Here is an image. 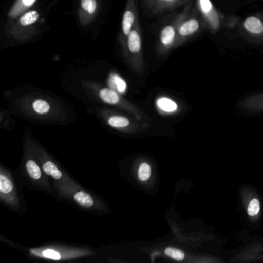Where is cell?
<instances>
[{
	"mask_svg": "<svg viewBox=\"0 0 263 263\" xmlns=\"http://www.w3.org/2000/svg\"><path fill=\"white\" fill-rule=\"evenodd\" d=\"M200 28V23L198 20L195 18H191L187 21H183L178 28V38H177L176 44H178L182 42L184 38L187 36H192L194 33H196Z\"/></svg>",
	"mask_w": 263,
	"mask_h": 263,
	"instance_id": "obj_8",
	"label": "cell"
},
{
	"mask_svg": "<svg viewBox=\"0 0 263 263\" xmlns=\"http://www.w3.org/2000/svg\"><path fill=\"white\" fill-rule=\"evenodd\" d=\"M13 190V184L10 178L7 175H0V192L2 195H9Z\"/></svg>",
	"mask_w": 263,
	"mask_h": 263,
	"instance_id": "obj_16",
	"label": "cell"
},
{
	"mask_svg": "<svg viewBox=\"0 0 263 263\" xmlns=\"http://www.w3.org/2000/svg\"><path fill=\"white\" fill-rule=\"evenodd\" d=\"M109 125L115 128H123V127H127L130 124V121L125 117L115 116L110 117L108 120Z\"/></svg>",
	"mask_w": 263,
	"mask_h": 263,
	"instance_id": "obj_17",
	"label": "cell"
},
{
	"mask_svg": "<svg viewBox=\"0 0 263 263\" xmlns=\"http://www.w3.org/2000/svg\"><path fill=\"white\" fill-rule=\"evenodd\" d=\"M73 199L81 207L91 208L95 204L93 198L89 194L86 193L83 191L76 192L73 195Z\"/></svg>",
	"mask_w": 263,
	"mask_h": 263,
	"instance_id": "obj_12",
	"label": "cell"
},
{
	"mask_svg": "<svg viewBox=\"0 0 263 263\" xmlns=\"http://www.w3.org/2000/svg\"><path fill=\"white\" fill-rule=\"evenodd\" d=\"M187 0H143V7L147 16H156L182 5Z\"/></svg>",
	"mask_w": 263,
	"mask_h": 263,
	"instance_id": "obj_5",
	"label": "cell"
},
{
	"mask_svg": "<svg viewBox=\"0 0 263 263\" xmlns=\"http://www.w3.org/2000/svg\"><path fill=\"white\" fill-rule=\"evenodd\" d=\"M164 253L167 256L171 257V258H174V259L177 260V261H181V260L184 258V252L182 251L179 250V249H175V248H167L164 250Z\"/></svg>",
	"mask_w": 263,
	"mask_h": 263,
	"instance_id": "obj_19",
	"label": "cell"
},
{
	"mask_svg": "<svg viewBox=\"0 0 263 263\" xmlns=\"http://www.w3.org/2000/svg\"><path fill=\"white\" fill-rule=\"evenodd\" d=\"M26 168H27V173L30 175V178L33 180L41 179L42 177V172L41 167L38 165L37 163L35 162L33 160H28L26 163Z\"/></svg>",
	"mask_w": 263,
	"mask_h": 263,
	"instance_id": "obj_14",
	"label": "cell"
},
{
	"mask_svg": "<svg viewBox=\"0 0 263 263\" xmlns=\"http://www.w3.org/2000/svg\"><path fill=\"white\" fill-rule=\"evenodd\" d=\"M37 0H15L8 12V19L13 21L21 14L33 8Z\"/></svg>",
	"mask_w": 263,
	"mask_h": 263,
	"instance_id": "obj_9",
	"label": "cell"
},
{
	"mask_svg": "<svg viewBox=\"0 0 263 263\" xmlns=\"http://www.w3.org/2000/svg\"><path fill=\"white\" fill-rule=\"evenodd\" d=\"M100 10L99 0H79L78 20L83 27L90 25L98 16Z\"/></svg>",
	"mask_w": 263,
	"mask_h": 263,
	"instance_id": "obj_6",
	"label": "cell"
},
{
	"mask_svg": "<svg viewBox=\"0 0 263 263\" xmlns=\"http://www.w3.org/2000/svg\"><path fill=\"white\" fill-rule=\"evenodd\" d=\"M260 210L259 201L257 199H252L249 203L248 207V214L250 216H255L258 213Z\"/></svg>",
	"mask_w": 263,
	"mask_h": 263,
	"instance_id": "obj_20",
	"label": "cell"
},
{
	"mask_svg": "<svg viewBox=\"0 0 263 263\" xmlns=\"http://www.w3.org/2000/svg\"><path fill=\"white\" fill-rule=\"evenodd\" d=\"M43 170L47 175L51 176L54 179L59 180L62 178V172L57 167L56 164L52 162L51 161H46L43 164Z\"/></svg>",
	"mask_w": 263,
	"mask_h": 263,
	"instance_id": "obj_13",
	"label": "cell"
},
{
	"mask_svg": "<svg viewBox=\"0 0 263 263\" xmlns=\"http://www.w3.org/2000/svg\"><path fill=\"white\" fill-rule=\"evenodd\" d=\"M30 104L32 105L33 110L39 115H46L49 113L51 109V105L49 101L43 98H36L33 100L32 103L30 102Z\"/></svg>",
	"mask_w": 263,
	"mask_h": 263,
	"instance_id": "obj_11",
	"label": "cell"
},
{
	"mask_svg": "<svg viewBox=\"0 0 263 263\" xmlns=\"http://www.w3.org/2000/svg\"><path fill=\"white\" fill-rule=\"evenodd\" d=\"M40 21L39 11L30 9L12 21L8 30L9 36L20 42L30 41L39 33Z\"/></svg>",
	"mask_w": 263,
	"mask_h": 263,
	"instance_id": "obj_2",
	"label": "cell"
},
{
	"mask_svg": "<svg viewBox=\"0 0 263 263\" xmlns=\"http://www.w3.org/2000/svg\"><path fill=\"white\" fill-rule=\"evenodd\" d=\"M184 20V15L175 19L173 22L163 27L160 33L158 44V53L159 55L165 54L172 47H175L178 38V28Z\"/></svg>",
	"mask_w": 263,
	"mask_h": 263,
	"instance_id": "obj_4",
	"label": "cell"
},
{
	"mask_svg": "<svg viewBox=\"0 0 263 263\" xmlns=\"http://www.w3.org/2000/svg\"><path fill=\"white\" fill-rule=\"evenodd\" d=\"M138 175L140 181H147L152 175V167H151L150 164L145 162L140 164Z\"/></svg>",
	"mask_w": 263,
	"mask_h": 263,
	"instance_id": "obj_18",
	"label": "cell"
},
{
	"mask_svg": "<svg viewBox=\"0 0 263 263\" xmlns=\"http://www.w3.org/2000/svg\"><path fill=\"white\" fill-rule=\"evenodd\" d=\"M136 1L137 0H127L126 2L118 39L122 52L125 49L126 43L129 35L132 33L137 21L139 19Z\"/></svg>",
	"mask_w": 263,
	"mask_h": 263,
	"instance_id": "obj_3",
	"label": "cell"
},
{
	"mask_svg": "<svg viewBox=\"0 0 263 263\" xmlns=\"http://www.w3.org/2000/svg\"><path fill=\"white\" fill-rule=\"evenodd\" d=\"M42 255L44 258H50L53 260H61L62 256L61 253L58 252V251L53 250V249H45L43 251Z\"/></svg>",
	"mask_w": 263,
	"mask_h": 263,
	"instance_id": "obj_21",
	"label": "cell"
},
{
	"mask_svg": "<svg viewBox=\"0 0 263 263\" xmlns=\"http://www.w3.org/2000/svg\"><path fill=\"white\" fill-rule=\"evenodd\" d=\"M198 6L203 16L208 21L212 30H218L220 26V19L211 0H198Z\"/></svg>",
	"mask_w": 263,
	"mask_h": 263,
	"instance_id": "obj_7",
	"label": "cell"
},
{
	"mask_svg": "<svg viewBox=\"0 0 263 263\" xmlns=\"http://www.w3.org/2000/svg\"><path fill=\"white\" fill-rule=\"evenodd\" d=\"M158 107L166 112H174L178 108V105L175 101L167 98H161L157 101Z\"/></svg>",
	"mask_w": 263,
	"mask_h": 263,
	"instance_id": "obj_15",
	"label": "cell"
},
{
	"mask_svg": "<svg viewBox=\"0 0 263 263\" xmlns=\"http://www.w3.org/2000/svg\"><path fill=\"white\" fill-rule=\"evenodd\" d=\"M245 29L249 33L254 35H259L263 33V23L255 16H250L245 21Z\"/></svg>",
	"mask_w": 263,
	"mask_h": 263,
	"instance_id": "obj_10",
	"label": "cell"
},
{
	"mask_svg": "<svg viewBox=\"0 0 263 263\" xmlns=\"http://www.w3.org/2000/svg\"><path fill=\"white\" fill-rule=\"evenodd\" d=\"M122 53L130 70L137 74H143L145 64L143 53L142 30L139 19L129 35Z\"/></svg>",
	"mask_w": 263,
	"mask_h": 263,
	"instance_id": "obj_1",
	"label": "cell"
}]
</instances>
